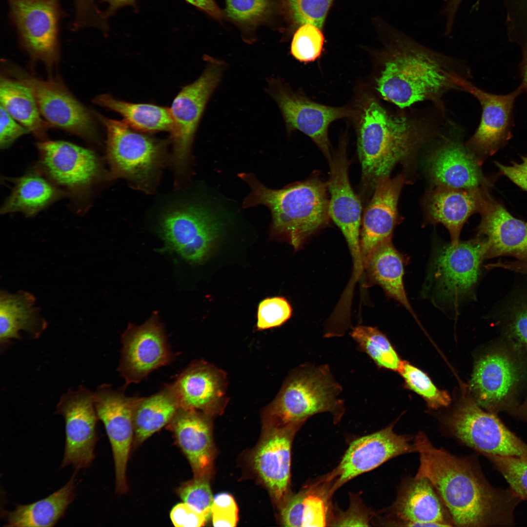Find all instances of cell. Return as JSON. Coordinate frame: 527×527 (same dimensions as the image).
Listing matches in <instances>:
<instances>
[{
    "label": "cell",
    "instance_id": "1",
    "mask_svg": "<svg viewBox=\"0 0 527 527\" xmlns=\"http://www.w3.org/2000/svg\"><path fill=\"white\" fill-rule=\"evenodd\" d=\"M420 465L416 476L432 485L452 519L454 526L483 527L511 525L521 498L511 489L493 487L476 463L438 448L426 434L413 438Z\"/></svg>",
    "mask_w": 527,
    "mask_h": 527
},
{
    "label": "cell",
    "instance_id": "2",
    "mask_svg": "<svg viewBox=\"0 0 527 527\" xmlns=\"http://www.w3.org/2000/svg\"><path fill=\"white\" fill-rule=\"evenodd\" d=\"M239 176L250 189L243 207L262 204L268 207L272 216L271 235L288 242L295 250L329 223L327 183L316 174L280 189L268 188L251 173Z\"/></svg>",
    "mask_w": 527,
    "mask_h": 527
},
{
    "label": "cell",
    "instance_id": "3",
    "mask_svg": "<svg viewBox=\"0 0 527 527\" xmlns=\"http://www.w3.org/2000/svg\"><path fill=\"white\" fill-rule=\"evenodd\" d=\"M425 137L419 125L407 117L388 114L374 100L368 101L361 116L357 140L361 200L367 203L379 181L389 177L396 164L413 156Z\"/></svg>",
    "mask_w": 527,
    "mask_h": 527
},
{
    "label": "cell",
    "instance_id": "4",
    "mask_svg": "<svg viewBox=\"0 0 527 527\" xmlns=\"http://www.w3.org/2000/svg\"><path fill=\"white\" fill-rule=\"evenodd\" d=\"M391 40L389 56L377 80L382 97L404 108L434 99L455 86L437 55L403 32L386 27Z\"/></svg>",
    "mask_w": 527,
    "mask_h": 527
},
{
    "label": "cell",
    "instance_id": "5",
    "mask_svg": "<svg viewBox=\"0 0 527 527\" xmlns=\"http://www.w3.org/2000/svg\"><path fill=\"white\" fill-rule=\"evenodd\" d=\"M342 388L325 365H304L288 375L275 399L262 411L263 425H302L322 412L332 414L338 422L345 412L338 398Z\"/></svg>",
    "mask_w": 527,
    "mask_h": 527
},
{
    "label": "cell",
    "instance_id": "6",
    "mask_svg": "<svg viewBox=\"0 0 527 527\" xmlns=\"http://www.w3.org/2000/svg\"><path fill=\"white\" fill-rule=\"evenodd\" d=\"M469 388L484 409L509 412L527 388V354L503 337L496 340L476 360Z\"/></svg>",
    "mask_w": 527,
    "mask_h": 527
},
{
    "label": "cell",
    "instance_id": "7",
    "mask_svg": "<svg viewBox=\"0 0 527 527\" xmlns=\"http://www.w3.org/2000/svg\"><path fill=\"white\" fill-rule=\"evenodd\" d=\"M106 133V157L112 178H123L143 189L152 185L162 164L164 143L137 132L124 122L96 113Z\"/></svg>",
    "mask_w": 527,
    "mask_h": 527
},
{
    "label": "cell",
    "instance_id": "8",
    "mask_svg": "<svg viewBox=\"0 0 527 527\" xmlns=\"http://www.w3.org/2000/svg\"><path fill=\"white\" fill-rule=\"evenodd\" d=\"M487 244L478 237L437 250L431 262L427 283L433 296L457 307L472 292L486 258Z\"/></svg>",
    "mask_w": 527,
    "mask_h": 527
},
{
    "label": "cell",
    "instance_id": "9",
    "mask_svg": "<svg viewBox=\"0 0 527 527\" xmlns=\"http://www.w3.org/2000/svg\"><path fill=\"white\" fill-rule=\"evenodd\" d=\"M35 170L73 198L90 195L102 177L101 161L92 150L67 142L46 140L37 143Z\"/></svg>",
    "mask_w": 527,
    "mask_h": 527
},
{
    "label": "cell",
    "instance_id": "10",
    "mask_svg": "<svg viewBox=\"0 0 527 527\" xmlns=\"http://www.w3.org/2000/svg\"><path fill=\"white\" fill-rule=\"evenodd\" d=\"M449 435L485 457L527 458V445L509 430L496 414L467 398L446 421Z\"/></svg>",
    "mask_w": 527,
    "mask_h": 527
},
{
    "label": "cell",
    "instance_id": "11",
    "mask_svg": "<svg viewBox=\"0 0 527 527\" xmlns=\"http://www.w3.org/2000/svg\"><path fill=\"white\" fill-rule=\"evenodd\" d=\"M9 18L19 42L34 61L51 69L60 57V0H7Z\"/></svg>",
    "mask_w": 527,
    "mask_h": 527
},
{
    "label": "cell",
    "instance_id": "12",
    "mask_svg": "<svg viewBox=\"0 0 527 527\" xmlns=\"http://www.w3.org/2000/svg\"><path fill=\"white\" fill-rule=\"evenodd\" d=\"M7 71L32 91L42 117L52 127H57L89 141L97 138L92 114L63 83L53 79L44 80L19 67Z\"/></svg>",
    "mask_w": 527,
    "mask_h": 527
},
{
    "label": "cell",
    "instance_id": "13",
    "mask_svg": "<svg viewBox=\"0 0 527 527\" xmlns=\"http://www.w3.org/2000/svg\"><path fill=\"white\" fill-rule=\"evenodd\" d=\"M160 225L166 249L191 264L201 263L207 258L221 228L220 222L211 212L196 205L166 212Z\"/></svg>",
    "mask_w": 527,
    "mask_h": 527
},
{
    "label": "cell",
    "instance_id": "14",
    "mask_svg": "<svg viewBox=\"0 0 527 527\" xmlns=\"http://www.w3.org/2000/svg\"><path fill=\"white\" fill-rule=\"evenodd\" d=\"M118 371L125 386L138 383L151 372L171 363L175 358L163 324L155 313L140 325L129 324L122 335Z\"/></svg>",
    "mask_w": 527,
    "mask_h": 527
},
{
    "label": "cell",
    "instance_id": "15",
    "mask_svg": "<svg viewBox=\"0 0 527 527\" xmlns=\"http://www.w3.org/2000/svg\"><path fill=\"white\" fill-rule=\"evenodd\" d=\"M202 75L182 88L170 108L174 127L173 162L178 171L186 165L195 133L205 105L221 80L225 64L209 59Z\"/></svg>",
    "mask_w": 527,
    "mask_h": 527
},
{
    "label": "cell",
    "instance_id": "16",
    "mask_svg": "<svg viewBox=\"0 0 527 527\" xmlns=\"http://www.w3.org/2000/svg\"><path fill=\"white\" fill-rule=\"evenodd\" d=\"M56 414L65 421V446L61 467L72 466L76 470L89 467L95 455L99 420L94 392L82 385L63 394Z\"/></svg>",
    "mask_w": 527,
    "mask_h": 527
},
{
    "label": "cell",
    "instance_id": "17",
    "mask_svg": "<svg viewBox=\"0 0 527 527\" xmlns=\"http://www.w3.org/2000/svg\"><path fill=\"white\" fill-rule=\"evenodd\" d=\"M138 397H128L109 385L99 386L94 403L99 420L104 424L110 443L115 469L116 489L120 493L128 488L126 471L134 437V410Z\"/></svg>",
    "mask_w": 527,
    "mask_h": 527
},
{
    "label": "cell",
    "instance_id": "18",
    "mask_svg": "<svg viewBox=\"0 0 527 527\" xmlns=\"http://www.w3.org/2000/svg\"><path fill=\"white\" fill-rule=\"evenodd\" d=\"M394 424L351 443L340 464L327 478L332 492L353 478L401 455L415 452L413 438L393 430Z\"/></svg>",
    "mask_w": 527,
    "mask_h": 527
},
{
    "label": "cell",
    "instance_id": "19",
    "mask_svg": "<svg viewBox=\"0 0 527 527\" xmlns=\"http://www.w3.org/2000/svg\"><path fill=\"white\" fill-rule=\"evenodd\" d=\"M330 167L327 183L330 218L342 231L352 256L355 274L363 270L360 233L362 203L350 183L349 161L345 147L334 153L328 161Z\"/></svg>",
    "mask_w": 527,
    "mask_h": 527
},
{
    "label": "cell",
    "instance_id": "20",
    "mask_svg": "<svg viewBox=\"0 0 527 527\" xmlns=\"http://www.w3.org/2000/svg\"><path fill=\"white\" fill-rule=\"evenodd\" d=\"M268 90L281 110L287 129L299 130L310 137L329 161L332 155L328 127L334 121L350 116L352 111L309 101L290 92L276 79L270 81Z\"/></svg>",
    "mask_w": 527,
    "mask_h": 527
},
{
    "label": "cell",
    "instance_id": "21",
    "mask_svg": "<svg viewBox=\"0 0 527 527\" xmlns=\"http://www.w3.org/2000/svg\"><path fill=\"white\" fill-rule=\"evenodd\" d=\"M384 520L398 527H454L438 493L426 478L415 476L404 480L397 498Z\"/></svg>",
    "mask_w": 527,
    "mask_h": 527
},
{
    "label": "cell",
    "instance_id": "22",
    "mask_svg": "<svg viewBox=\"0 0 527 527\" xmlns=\"http://www.w3.org/2000/svg\"><path fill=\"white\" fill-rule=\"evenodd\" d=\"M301 426L263 425L262 438L252 454L254 470L280 506L288 495L292 439Z\"/></svg>",
    "mask_w": 527,
    "mask_h": 527
},
{
    "label": "cell",
    "instance_id": "23",
    "mask_svg": "<svg viewBox=\"0 0 527 527\" xmlns=\"http://www.w3.org/2000/svg\"><path fill=\"white\" fill-rule=\"evenodd\" d=\"M450 76L455 86L472 94L482 107L480 123L469 142L470 147L482 154L492 153L511 136L514 103L524 92L522 87L520 85L508 94L497 95L483 91L452 72Z\"/></svg>",
    "mask_w": 527,
    "mask_h": 527
},
{
    "label": "cell",
    "instance_id": "24",
    "mask_svg": "<svg viewBox=\"0 0 527 527\" xmlns=\"http://www.w3.org/2000/svg\"><path fill=\"white\" fill-rule=\"evenodd\" d=\"M171 385L181 408L213 417L222 414L228 403L226 373L204 360L192 362Z\"/></svg>",
    "mask_w": 527,
    "mask_h": 527
},
{
    "label": "cell",
    "instance_id": "25",
    "mask_svg": "<svg viewBox=\"0 0 527 527\" xmlns=\"http://www.w3.org/2000/svg\"><path fill=\"white\" fill-rule=\"evenodd\" d=\"M405 182L403 174L377 183L362 219L360 246L364 265L371 252L391 238L398 223V202Z\"/></svg>",
    "mask_w": 527,
    "mask_h": 527
},
{
    "label": "cell",
    "instance_id": "26",
    "mask_svg": "<svg viewBox=\"0 0 527 527\" xmlns=\"http://www.w3.org/2000/svg\"><path fill=\"white\" fill-rule=\"evenodd\" d=\"M211 417L180 407L167 425L188 459L194 477L210 476L215 457Z\"/></svg>",
    "mask_w": 527,
    "mask_h": 527
},
{
    "label": "cell",
    "instance_id": "27",
    "mask_svg": "<svg viewBox=\"0 0 527 527\" xmlns=\"http://www.w3.org/2000/svg\"><path fill=\"white\" fill-rule=\"evenodd\" d=\"M482 211L478 232L487 244L486 258L510 256L527 267V223L498 203L486 201Z\"/></svg>",
    "mask_w": 527,
    "mask_h": 527
},
{
    "label": "cell",
    "instance_id": "28",
    "mask_svg": "<svg viewBox=\"0 0 527 527\" xmlns=\"http://www.w3.org/2000/svg\"><path fill=\"white\" fill-rule=\"evenodd\" d=\"M486 201L477 189H458L437 187L426 200V210L431 221L440 223L448 230L451 243L459 241L462 227L468 218L482 211Z\"/></svg>",
    "mask_w": 527,
    "mask_h": 527
},
{
    "label": "cell",
    "instance_id": "29",
    "mask_svg": "<svg viewBox=\"0 0 527 527\" xmlns=\"http://www.w3.org/2000/svg\"><path fill=\"white\" fill-rule=\"evenodd\" d=\"M428 169L439 186L477 189L484 182L476 157L456 142H447L436 149L429 157Z\"/></svg>",
    "mask_w": 527,
    "mask_h": 527
},
{
    "label": "cell",
    "instance_id": "30",
    "mask_svg": "<svg viewBox=\"0 0 527 527\" xmlns=\"http://www.w3.org/2000/svg\"><path fill=\"white\" fill-rule=\"evenodd\" d=\"M36 298L31 293L20 290L11 293L0 292V343L4 347L12 339H20V332L39 338L47 323L35 306Z\"/></svg>",
    "mask_w": 527,
    "mask_h": 527
},
{
    "label": "cell",
    "instance_id": "31",
    "mask_svg": "<svg viewBox=\"0 0 527 527\" xmlns=\"http://www.w3.org/2000/svg\"><path fill=\"white\" fill-rule=\"evenodd\" d=\"M405 257L393 246L391 238L379 244L364 264V272L370 282L380 286L387 296L399 302L414 315L404 287Z\"/></svg>",
    "mask_w": 527,
    "mask_h": 527
},
{
    "label": "cell",
    "instance_id": "32",
    "mask_svg": "<svg viewBox=\"0 0 527 527\" xmlns=\"http://www.w3.org/2000/svg\"><path fill=\"white\" fill-rule=\"evenodd\" d=\"M75 471L69 481L48 497L27 505H17L12 511L4 510L5 527H54L64 515L76 496Z\"/></svg>",
    "mask_w": 527,
    "mask_h": 527
},
{
    "label": "cell",
    "instance_id": "33",
    "mask_svg": "<svg viewBox=\"0 0 527 527\" xmlns=\"http://www.w3.org/2000/svg\"><path fill=\"white\" fill-rule=\"evenodd\" d=\"M12 181L14 186L1 207V214L20 212L31 217L67 196L36 170Z\"/></svg>",
    "mask_w": 527,
    "mask_h": 527
},
{
    "label": "cell",
    "instance_id": "34",
    "mask_svg": "<svg viewBox=\"0 0 527 527\" xmlns=\"http://www.w3.org/2000/svg\"><path fill=\"white\" fill-rule=\"evenodd\" d=\"M180 405L171 384L147 397H138L134 410L133 445H140L167 426Z\"/></svg>",
    "mask_w": 527,
    "mask_h": 527
},
{
    "label": "cell",
    "instance_id": "35",
    "mask_svg": "<svg viewBox=\"0 0 527 527\" xmlns=\"http://www.w3.org/2000/svg\"><path fill=\"white\" fill-rule=\"evenodd\" d=\"M1 105L16 121L41 141L47 140L46 133L51 125L44 121L31 89L15 79L4 76L0 79Z\"/></svg>",
    "mask_w": 527,
    "mask_h": 527
},
{
    "label": "cell",
    "instance_id": "36",
    "mask_svg": "<svg viewBox=\"0 0 527 527\" xmlns=\"http://www.w3.org/2000/svg\"><path fill=\"white\" fill-rule=\"evenodd\" d=\"M92 101L120 114L124 122L136 130L167 131L171 134L173 132L174 124L170 109L150 104L127 102L108 94L98 95Z\"/></svg>",
    "mask_w": 527,
    "mask_h": 527
},
{
    "label": "cell",
    "instance_id": "37",
    "mask_svg": "<svg viewBox=\"0 0 527 527\" xmlns=\"http://www.w3.org/2000/svg\"><path fill=\"white\" fill-rule=\"evenodd\" d=\"M350 335L359 350L366 353L378 366L399 371L403 361L387 338L377 328L359 325Z\"/></svg>",
    "mask_w": 527,
    "mask_h": 527
},
{
    "label": "cell",
    "instance_id": "38",
    "mask_svg": "<svg viewBox=\"0 0 527 527\" xmlns=\"http://www.w3.org/2000/svg\"><path fill=\"white\" fill-rule=\"evenodd\" d=\"M499 317L503 337L527 354V295L511 300Z\"/></svg>",
    "mask_w": 527,
    "mask_h": 527
},
{
    "label": "cell",
    "instance_id": "39",
    "mask_svg": "<svg viewBox=\"0 0 527 527\" xmlns=\"http://www.w3.org/2000/svg\"><path fill=\"white\" fill-rule=\"evenodd\" d=\"M302 527H324L328 523V500L332 494L326 479L304 490Z\"/></svg>",
    "mask_w": 527,
    "mask_h": 527
},
{
    "label": "cell",
    "instance_id": "40",
    "mask_svg": "<svg viewBox=\"0 0 527 527\" xmlns=\"http://www.w3.org/2000/svg\"><path fill=\"white\" fill-rule=\"evenodd\" d=\"M404 378L406 385L425 399L431 408L446 406L451 402L447 391L438 389L423 371L405 361H403L398 371Z\"/></svg>",
    "mask_w": 527,
    "mask_h": 527
},
{
    "label": "cell",
    "instance_id": "41",
    "mask_svg": "<svg viewBox=\"0 0 527 527\" xmlns=\"http://www.w3.org/2000/svg\"><path fill=\"white\" fill-rule=\"evenodd\" d=\"M311 24L301 25L295 32L291 44V53L301 62H312L324 50V38L321 30Z\"/></svg>",
    "mask_w": 527,
    "mask_h": 527
},
{
    "label": "cell",
    "instance_id": "42",
    "mask_svg": "<svg viewBox=\"0 0 527 527\" xmlns=\"http://www.w3.org/2000/svg\"><path fill=\"white\" fill-rule=\"evenodd\" d=\"M334 0H284L288 15L293 23L313 24L322 29Z\"/></svg>",
    "mask_w": 527,
    "mask_h": 527
},
{
    "label": "cell",
    "instance_id": "43",
    "mask_svg": "<svg viewBox=\"0 0 527 527\" xmlns=\"http://www.w3.org/2000/svg\"><path fill=\"white\" fill-rule=\"evenodd\" d=\"M486 457L503 476L511 489L521 499L527 500V458L497 455Z\"/></svg>",
    "mask_w": 527,
    "mask_h": 527
},
{
    "label": "cell",
    "instance_id": "44",
    "mask_svg": "<svg viewBox=\"0 0 527 527\" xmlns=\"http://www.w3.org/2000/svg\"><path fill=\"white\" fill-rule=\"evenodd\" d=\"M292 315V306L285 298H266L258 305L257 328L263 330L279 327L286 323Z\"/></svg>",
    "mask_w": 527,
    "mask_h": 527
},
{
    "label": "cell",
    "instance_id": "45",
    "mask_svg": "<svg viewBox=\"0 0 527 527\" xmlns=\"http://www.w3.org/2000/svg\"><path fill=\"white\" fill-rule=\"evenodd\" d=\"M227 16L237 22L250 24L265 19L272 12L270 0H225Z\"/></svg>",
    "mask_w": 527,
    "mask_h": 527
},
{
    "label": "cell",
    "instance_id": "46",
    "mask_svg": "<svg viewBox=\"0 0 527 527\" xmlns=\"http://www.w3.org/2000/svg\"><path fill=\"white\" fill-rule=\"evenodd\" d=\"M208 477H194L182 484L177 493L184 503L208 517L211 515V507L213 501Z\"/></svg>",
    "mask_w": 527,
    "mask_h": 527
},
{
    "label": "cell",
    "instance_id": "47",
    "mask_svg": "<svg viewBox=\"0 0 527 527\" xmlns=\"http://www.w3.org/2000/svg\"><path fill=\"white\" fill-rule=\"evenodd\" d=\"M211 515L214 527L236 526L238 521V509L233 497L227 493L216 495L211 507Z\"/></svg>",
    "mask_w": 527,
    "mask_h": 527
},
{
    "label": "cell",
    "instance_id": "48",
    "mask_svg": "<svg viewBox=\"0 0 527 527\" xmlns=\"http://www.w3.org/2000/svg\"><path fill=\"white\" fill-rule=\"evenodd\" d=\"M209 517L192 506L183 502L176 505L170 512L172 523L177 527H200Z\"/></svg>",
    "mask_w": 527,
    "mask_h": 527
},
{
    "label": "cell",
    "instance_id": "49",
    "mask_svg": "<svg viewBox=\"0 0 527 527\" xmlns=\"http://www.w3.org/2000/svg\"><path fill=\"white\" fill-rule=\"evenodd\" d=\"M30 133L19 124L5 109L0 107V146L1 149L9 147L20 137Z\"/></svg>",
    "mask_w": 527,
    "mask_h": 527
},
{
    "label": "cell",
    "instance_id": "50",
    "mask_svg": "<svg viewBox=\"0 0 527 527\" xmlns=\"http://www.w3.org/2000/svg\"><path fill=\"white\" fill-rule=\"evenodd\" d=\"M304 490L285 498L281 507L282 523L284 526L299 527L302 525Z\"/></svg>",
    "mask_w": 527,
    "mask_h": 527
},
{
    "label": "cell",
    "instance_id": "51",
    "mask_svg": "<svg viewBox=\"0 0 527 527\" xmlns=\"http://www.w3.org/2000/svg\"><path fill=\"white\" fill-rule=\"evenodd\" d=\"M496 165L505 175L527 191V157L522 158L521 163H515L511 166L504 165L497 162Z\"/></svg>",
    "mask_w": 527,
    "mask_h": 527
},
{
    "label": "cell",
    "instance_id": "52",
    "mask_svg": "<svg viewBox=\"0 0 527 527\" xmlns=\"http://www.w3.org/2000/svg\"><path fill=\"white\" fill-rule=\"evenodd\" d=\"M336 526H368V515L359 508L350 507L349 510L335 522Z\"/></svg>",
    "mask_w": 527,
    "mask_h": 527
},
{
    "label": "cell",
    "instance_id": "53",
    "mask_svg": "<svg viewBox=\"0 0 527 527\" xmlns=\"http://www.w3.org/2000/svg\"><path fill=\"white\" fill-rule=\"evenodd\" d=\"M183 0L203 11L214 18L220 19L222 17V12L214 0Z\"/></svg>",
    "mask_w": 527,
    "mask_h": 527
},
{
    "label": "cell",
    "instance_id": "54",
    "mask_svg": "<svg viewBox=\"0 0 527 527\" xmlns=\"http://www.w3.org/2000/svg\"><path fill=\"white\" fill-rule=\"evenodd\" d=\"M108 4V7L104 12L108 18L113 15L119 9L126 6H131L136 9L137 0H102Z\"/></svg>",
    "mask_w": 527,
    "mask_h": 527
},
{
    "label": "cell",
    "instance_id": "55",
    "mask_svg": "<svg viewBox=\"0 0 527 527\" xmlns=\"http://www.w3.org/2000/svg\"><path fill=\"white\" fill-rule=\"evenodd\" d=\"M462 0H449L447 3L445 12L446 17V24L449 26L453 25L454 18L457 11Z\"/></svg>",
    "mask_w": 527,
    "mask_h": 527
},
{
    "label": "cell",
    "instance_id": "56",
    "mask_svg": "<svg viewBox=\"0 0 527 527\" xmlns=\"http://www.w3.org/2000/svg\"><path fill=\"white\" fill-rule=\"evenodd\" d=\"M509 413L517 418L527 422V397Z\"/></svg>",
    "mask_w": 527,
    "mask_h": 527
},
{
    "label": "cell",
    "instance_id": "57",
    "mask_svg": "<svg viewBox=\"0 0 527 527\" xmlns=\"http://www.w3.org/2000/svg\"><path fill=\"white\" fill-rule=\"evenodd\" d=\"M522 81L520 85L523 91L527 93V48L524 51L523 58L520 66Z\"/></svg>",
    "mask_w": 527,
    "mask_h": 527
}]
</instances>
